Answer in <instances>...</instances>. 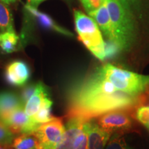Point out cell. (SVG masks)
Instances as JSON below:
<instances>
[{
    "label": "cell",
    "instance_id": "11",
    "mask_svg": "<svg viewBox=\"0 0 149 149\" xmlns=\"http://www.w3.org/2000/svg\"><path fill=\"white\" fill-rule=\"evenodd\" d=\"M49 99H51V96L45 85L42 82L37 83L34 93L24 106L25 113L32 119Z\"/></svg>",
    "mask_w": 149,
    "mask_h": 149
},
{
    "label": "cell",
    "instance_id": "23",
    "mask_svg": "<svg viewBox=\"0 0 149 149\" xmlns=\"http://www.w3.org/2000/svg\"><path fill=\"white\" fill-rule=\"evenodd\" d=\"M37 84H31L26 86L22 91L21 93V101L23 103L24 105H25L26 103L29 101V100L31 98V97L33 95L34 93L35 89H36Z\"/></svg>",
    "mask_w": 149,
    "mask_h": 149
},
{
    "label": "cell",
    "instance_id": "18",
    "mask_svg": "<svg viewBox=\"0 0 149 149\" xmlns=\"http://www.w3.org/2000/svg\"><path fill=\"white\" fill-rule=\"evenodd\" d=\"M105 149H139L128 142L124 133H114L111 135Z\"/></svg>",
    "mask_w": 149,
    "mask_h": 149
},
{
    "label": "cell",
    "instance_id": "2",
    "mask_svg": "<svg viewBox=\"0 0 149 149\" xmlns=\"http://www.w3.org/2000/svg\"><path fill=\"white\" fill-rule=\"evenodd\" d=\"M105 78L121 92L142 96L149 88V76L124 70L111 64L99 67Z\"/></svg>",
    "mask_w": 149,
    "mask_h": 149
},
{
    "label": "cell",
    "instance_id": "7",
    "mask_svg": "<svg viewBox=\"0 0 149 149\" xmlns=\"http://www.w3.org/2000/svg\"><path fill=\"white\" fill-rule=\"evenodd\" d=\"M14 135L35 131L40 124L28 116L24 107L16 109L6 120L3 122Z\"/></svg>",
    "mask_w": 149,
    "mask_h": 149
},
{
    "label": "cell",
    "instance_id": "17",
    "mask_svg": "<svg viewBox=\"0 0 149 149\" xmlns=\"http://www.w3.org/2000/svg\"><path fill=\"white\" fill-rule=\"evenodd\" d=\"M19 37L15 32H6L0 34V48L6 53L16 51Z\"/></svg>",
    "mask_w": 149,
    "mask_h": 149
},
{
    "label": "cell",
    "instance_id": "27",
    "mask_svg": "<svg viewBox=\"0 0 149 149\" xmlns=\"http://www.w3.org/2000/svg\"><path fill=\"white\" fill-rule=\"evenodd\" d=\"M0 149H13L10 144H0Z\"/></svg>",
    "mask_w": 149,
    "mask_h": 149
},
{
    "label": "cell",
    "instance_id": "19",
    "mask_svg": "<svg viewBox=\"0 0 149 149\" xmlns=\"http://www.w3.org/2000/svg\"><path fill=\"white\" fill-rule=\"evenodd\" d=\"M52 105H53V102L51 99H49L40 108V109L32 118L33 120L40 124L51 120L53 118L51 115Z\"/></svg>",
    "mask_w": 149,
    "mask_h": 149
},
{
    "label": "cell",
    "instance_id": "25",
    "mask_svg": "<svg viewBox=\"0 0 149 149\" xmlns=\"http://www.w3.org/2000/svg\"><path fill=\"white\" fill-rule=\"evenodd\" d=\"M123 5V6L125 8L126 10H128L131 7V6H133V3L135 1V0H118ZM129 12V11H128Z\"/></svg>",
    "mask_w": 149,
    "mask_h": 149
},
{
    "label": "cell",
    "instance_id": "28",
    "mask_svg": "<svg viewBox=\"0 0 149 149\" xmlns=\"http://www.w3.org/2000/svg\"><path fill=\"white\" fill-rule=\"evenodd\" d=\"M1 1L6 3V4H9V3H14L15 1H16V0H1Z\"/></svg>",
    "mask_w": 149,
    "mask_h": 149
},
{
    "label": "cell",
    "instance_id": "5",
    "mask_svg": "<svg viewBox=\"0 0 149 149\" xmlns=\"http://www.w3.org/2000/svg\"><path fill=\"white\" fill-rule=\"evenodd\" d=\"M126 110H115L97 117L96 122L102 128L113 135L132 130L133 120Z\"/></svg>",
    "mask_w": 149,
    "mask_h": 149
},
{
    "label": "cell",
    "instance_id": "30",
    "mask_svg": "<svg viewBox=\"0 0 149 149\" xmlns=\"http://www.w3.org/2000/svg\"><path fill=\"white\" fill-rule=\"evenodd\" d=\"M148 97H149V92H148Z\"/></svg>",
    "mask_w": 149,
    "mask_h": 149
},
{
    "label": "cell",
    "instance_id": "4",
    "mask_svg": "<svg viewBox=\"0 0 149 149\" xmlns=\"http://www.w3.org/2000/svg\"><path fill=\"white\" fill-rule=\"evenodd\" d=\"M114 33V44L119 49H126L131 44L133 23L130 13L118 0H106Z\"/></svg>",
    "mask_w": 149,
    "mask_h": 149
},
{
    "label": "cell",
    "instance_id": "22",
    "mask_svg": "<svg viewBox=\"0 0 149 149\" xmlns=\"http://www.w3.org/2000/svg\"><path fill=\"white\" fill-rule=\"evenodd\" d=\"M86 122L85 123L83 130L80 132L74 140L73 149H86L87 141H88Z\"/></svg>",
    "mask_w": 149,
    "mask_h": 149
},
{
    "label": "cell",
    "instance_id": "9",
    "mask_svg": "<svg viewBox=\"0 0 149 149\" xmlns=\"http://www.w3.org/2000/svg\"><path fill=\"white\" fill-rule=\"evenodd\" d=\"M86 127L88 132L86 149H105L111 134L100 127L93 119L86 122Z\"/></svg>",
    "mask_w": 149,
    "mask_h": 149
},
{
    "label": "cell",
    "instance_id": "15",
    "mask_svg": "<svg viewBox=\"0 0 149 149\" xmlns=\"http://www.w3.org/2000/svg\"><path fill=\"white\" fill-rule=\"evenodd\" d=\"M12 146L13 149H43L35 131L20 134L14 139Z\"/></svg>",
    "mask_w": 149,
    "mask_h": 149
},
{
    "label": "cell",
    "instance_id": "12",
    "mask_svg": "<svg viewBox=\"0 0 149 149\" xmlns=\"http://www.w3.org/2000/svg\"><path fill=\"white\" fill-rule=\"evenodd\" d=\"M88 14L95 20L109 42L114 44V33H113L109 13L106 3V0L100 8L91 11L88 13Z\"/></svg>",
    "mask_w": 149,
    "mask_h": 149
},
{
    "label": "cell",
    "instance_id": "8",
    "mask_svg": "<svg viewBox=\"0 0 149 149\" xmlns=\"http://www.w3.org/2000/svg\"><path fill=\"white\" fill-rule=\"evenodd\" d=\"M31 70L26 63L22 61H14L7 66L5 77L9 84L16 86L25 85L29 80Z\"/></svg>",
    "mask_w": 149,
    "mask_h": 149
},
{
    "label": "cell",
    "instance_id": "6",
    "mask_svg": "<svg viewBox=\"0 0 149 149\" xmlns=\"http://www.w3.org/2000/svg\"><path fill=\"white\" fill-rule=\"evenodd\" d=\"M43 149H55L64 137L65 126L62 119L53 117L43 123L35 130Z\"/></svg>",
    "mask_w": 149,
    "mask_h": 149
},
{
    "label": "cell",
    "instance_id": "3",
    "mask_svg": "<svg viewBox=\"0 0 149 149\" xmlns=\"http://www.w3.org/2000/svg\"><path fill=\"white\" fill-rule=\"evenodd\" d=\"M74 19L79 40L93 55L104 61L106 58L105 42L97 24L91 17L79 10H74Z\"/></svg>",
    "mask_w": 149,
    "mask_h": 149
},
{
    "label": "cell",
    "instance_id": "16",
    "mask_svg": "<svg viewBox=\"0 0 149 149\" xmlns=\"http://www.w3.org/2000/svg\"><path fill=\"white\" fill-rule=\"evenodd\" d=\"M0 32H15L12 13L6 3L0 0Z\"/></svg>",
    "mask_w": 149,
    "mask_h": 149
},
{
    "label": "cell",
    "instance_id": "10",
    "mask_svg": "<svg viewBox=\"0 0 149 149\" xmlns=\"http://www.w3.org/2000/svg\"><path fill=\"white\" fill-rule=\"evenodd\" d=\"M86 122L88 121L79 117H70L67 119L64 137L55 149H73L74 140L83 130Z\"/></svg>",
    "mask_w": 149,
    "mask_h": 149
},
{
    "label": "cell",
    "instance_id": "24",
    "mask_svg": "<svg viewBox=\"0 0 149 149\" xmlns=\"http://www.w3.org/2000/svg\"><path fill=\"white\" fill-rule=\"evenodd\" d=\"M104 1L105 0H86L85 2L82 4L87 12L90 13L100 8Z\"/></svg>",
    "mask_w": 149,
    "mask_h": 149
},
{
    "label": "cell",
    "instance_id": "14",
    "mask_svg": "<svg viewBox=\"0 0 149 149\" xmlns=\"http://www.w3.org/2000/svg\"><path fill=\"white\" fill-rule=\"evenodd\" d=\"M25 8H26L28 12L33 17L36 19V20L39 24L42 26V27L46 28V29L53 30L56 32H58L61 34L66 35V36H72V34L68 31H67L64 28H61L57 25L55 22L52 19V18L48 15L44 13L40 12V10H37L35 7L31 6L29 4L25 6Z\"/></svg>",
    "mask_w": 149,
    "mask_h": 149
},
{
    "label": "cell",
    "instance_id": "29",
    "mask_svg": "<svg viewBox=\"0 0 149 149\" xmlns=\"http://www.w3.org/2000/svg\"><path fill=\"white\" fill-rule=\"evenodd\" d=\"M81 3H84L86 1V0H81Z\"/></svg>",
    "mask_w": 149,
    "mask_h": 149
},
{
    "label": "cell",
    "instance_id": "13",
    "mask_svg": "<svg viewBox=\"0 0 149 149\" xmlns=\"http://www.w3.org/2000/svg\"><path fill=\"white\" fill-rule=\"evenodd\" d=\"M21 99L12 92H0V120L4 122L13 112L21 107H24Z\"/></svg>",
    "mask_w": 149,
    "mask_h": 149
},
{
    "label": "cell",
    "instance_id": "21",
    "mask_svg": "<svg viewBox=\"0 0 149 149\" xmlns=\"http://www.w3.org/2000/svg\"><path fill=\"white\" fill-rule=\"evenodd\" d=\"M135 117L139 122L149 130V107L141 106L138 107L136 111Z\"/></svg>",
    "mask_w": 149,
    "mask_h": 149
},
{
    "label": "cell",
    "instance_id": "26",
    "mask_svg": "<svg viewBox=\"0 0 149 149\" xmlns=\"http://www.w3.org/2000/svg\"><path fill=\"white\" fill-rule=\"evenodd\" d=\"M28 1V4L31 6L35 7L37 8L41 3H42L43 1H46V0H27Z\"/></svg>",
    "mask_w": 149,
    "mask_h": 149
},
{
    "label": "cell",
    "instance_id": "20",
    "mask_svg": "<svg viewBox=\"0 0 149 149\" xmlns=\"http://www.w3.org/2000/svg\"><path fill=\"white\" fill-rule=\"evenodd\" d=\"M14 134L0 120V144H10L14 140Z\"/></svg>",
    "mask_w": 149,
    "mask_h": 149
},
{
    "label": "cell",
    "instance_id": "1",
    "mask_svg": "<svg viewBox=\"0 0 149 149\" xmlns=\"http://www.w3.org/2000/svg\"><path fill=\"white\" fill-rule=\"evenodd\" d=\"M142 100L143 95H131L117 90L97 68L70 91L66 118L79 117L88 121L115 110L130 111Z\"/></svg>",
    "mask_w": 149,
    "mask_h": 149
}]
</instances>
